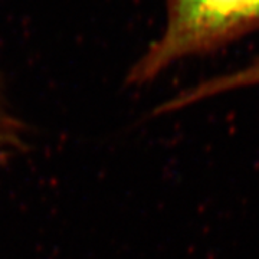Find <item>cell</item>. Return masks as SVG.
<instances>
[{
    "instance_id": "6da1fadb",
    "label": "cell",
    "mask_w": 259,
    "mask_h": 259,
    "mask_svg": "<svg viewBox=\"0 0 259 259\" xmlns=\"http://www.w3.org/2000/svg\"><path fill=\"white\" fill-rule=\"evenodd\" d=\"M259 30V0H166L161 35L131 66L127 83L141 87L186 58L213 54Z\"/></svg>"
},
{
    "instance_id": "7a4b0ae2",
    "label": "cell",
    "mask_w": 259,
    "mask_h": 259,
    "mask_svg": "<svg viewBox=\"0 0 259 259\" xmlns=\"http://www.w3.org/2000/svg\"><path fill=\"white\" fill-rule=\"evenodd\" d=\"M255 85H259V56L242 68L204 79L185 91H180L170 100L163 102L156 110V114L179 111L183 110L185 107L193 105L196 102L207 100L210 97H216L219 94L231 93L233 90L249 88Z\"/></svg>"
},
{
    "instance_id": "3957f363",
    "label": "cell",
    "mask_w": 259,
    "mask_h": 259,
    "mask_svg": "<svg viewBox=\"0 0 259 259\" xmlns=\"http://www.w3.org/2000/svg\"><path fill=\"white\" fill-rule=\"evenodd\" d=\"M28 124L12 107L0 76V177L28 150Z\"/></svg>"
}]
</instances>
